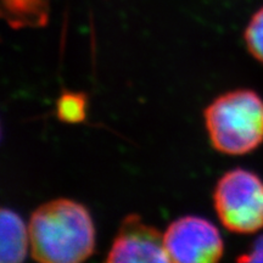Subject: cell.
<instances>
[{
    "mask_svg": "<svg viewBox=\"0 0 263 263\" xmlns=\"http://www.w3.org/2000/svg\"><path fill=\"white\" fill-rule=\"evenodd\" d=\"M103 263H172L163 244V234L139 215L121 222L110 251Z\"/></svg>",
    "mask_w": 263,
    "mask_h": 263,
    "instance_id": "obj_5",
    "label": "cell"
},
{
    "mask_svg": "<svg viewBox=\"0 0 263 263\" xmlns=\"http://www.w3.org/2000/svg\"><path fill=\"white\" fill-rule=\"evenodd\" d=\"M32 257L38 263H83L95 248L90 212L72 199H54L38 206L28 223Z\"/></svg>",
    "mask_w": 263,
    "mask_h": 263,
    "instance_id": "obj_1",
    "label": "cell"
},
{
    "mask_svg": "<svg viewBox=\"0 0 263 263\" xmlns=\"http://www.w3.org/2000/svg\"><path fill=\"white\" fill-rule=\"evenodd\" d=\"M87 97L77 91H65L57 101V116L65 123H81L87 117Z\"/></svg>",
    "mask_w": 263,
    "mask_h": 263,
    "instance_id": "obj_8",
    "label": "cell"
},
{
    "mask_svg": "<svg viewBox=\"0 0 263 263\" xmlns=\"http://www.w3.org/2000/svg\"><path fill=\"white\" fill-rule=\"evenodd\" d=\"M49 15L50 0H2V17L14 29L44 27Z\"/></svg>",
    "mask_w": 263,
    "mask_h": 263,
    "instance_id": "obj_7",
    "label": "cell"
},
{
    "mask_svg": "<svg viewBox=\"0 0 263 263\" xmlns=\"http://www.w3.org/2000/svg\"><path fill=\"white\" fill-rule=\"evenodd\" d=\"M163 244L172 263H218L224 242L217 227L200 216H183L168 226Z\"/></svg>",
    "mask_w": 263,
    "mask_h": 263,
    "instance_id": "obj_4",
    "label": "cell"
},
{
    "mask_svg": "<svg viewBox=\"0 0 263 263\" xmlns=\"http://www.w3.org/2000/svg\"><path fill=\"white\" fill-rule=\"evenodd\" d=\"M238 263H263V234L252 242L245 254L239 256Z\"/></svg>",
    "mask_w": 263,
    "mask_h": 263,
    "instance_id": "obj_10",
    "label": "cell"
},
{
    "mask_svg": "<svg viewBox=\"0 0 263 263\" xmlns=\"http://www.w3.org/2000/svg\"><path fill=\"white\" fill-rule=\"evenodd\" d=\"M213 207L229 232L254 234L263 229V179L245 168L226 172L213 190Z\"/></svg>",
    "mask_w": 263,
    "mask_h": 263,
    "instance_id": "obj_3",
    "label": "cell"
},
{
    "mask_svg": "<svg viewBox=\"0 0 263 263\" xmlns=\"http://www.w3.org/2000/svg\"><path fill=\"white\" fill-rule=\"evenodd\" d=\"M29 246L28 226L11 209L0 213V263H24Z\"/></svg>",
    "mask_w": 263,
    "mask_h": 263,
    "instance_id": "obj_6",
    "label": "cell"
},
{
    "mask_svg": "<svg viewBox=\"0 0 263 263\" xmlns=\"http://www.w3.org/2000/svg\"><path fill=\"white\" fill-rule=\"evenodd\" d=\"M244 41L251 57L263 64V8L250 18L244 32Z\"/></svg>",
    "mask_w": 263,
    "mask_h": 263,
    "instance_id": "obj_9",
    "label": "cell"
},
{
    "mask_svg": "<svg viewBox=\"0 0 263 263\" xmlns=\"http://www.w3.org/2000/svg\"><path fill=\"white\" fill-rule=\"evenodd\" d=\"M203 120L213 149L224 155H246L263 144V99L255 90L221 94L207 105Z\"/></svg>",
    "mask_w": 263,
    "mask_h": 263,
    "instance_id": "obj_2",
    "label": "cell"
}]
</instances>
